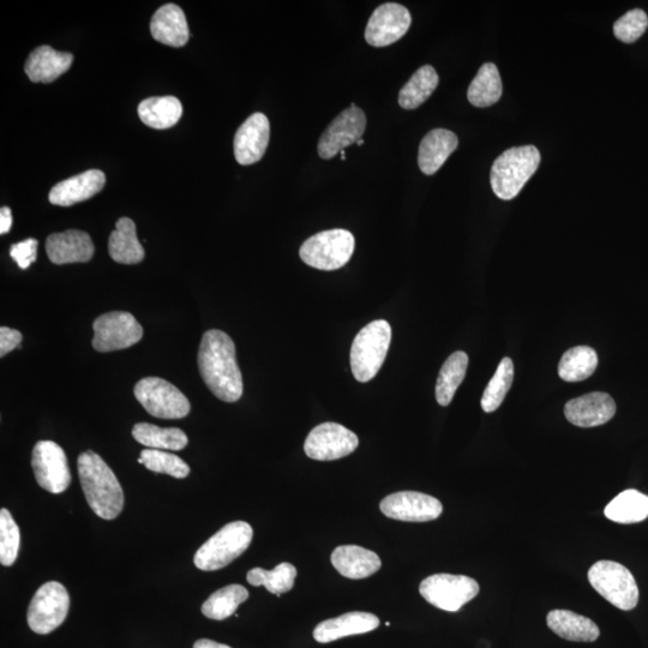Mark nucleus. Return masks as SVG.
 Returning <instances> with one entry per match:
<instances>
[{
	"instance_id": "nucleus-37",
	"label": "nucleus",
	"mask_w": 648,
	"mask_h": 648,
	"mask_svg": "<svg viewBox=\"0 0 648 648\" xmlns=\"http://www.w3.org/2000/svg\"><path fill=\"white\" fill-rule=\"evenodd\" d=\"M514 380V365L512 359L503 358L495 372L494 377L485 388L482 398L484 412H495L502 405Z\"/></svg>"
},
{
	"instance_id": "nucleus-44",
	"label": "nucleus",
	"mask_w": 648,
	"mask_h": 648,
	"mask_svg": "<svg viewBox=\"0 0 648 648\" xmlns=\"http://www.w3.org/2000/svg\"><path fill=\"white\" fill-rule=\"evenodd\" d=\"M194 648H232L230 646L219 644L213 640L201 639L195 642Z\"/></svg>"
},
{
	"instance_id": "nucleus-35",
	"label": "nucleus",
	"mask_w": 648,
	"mask_h": 648,
	"mask_svg": "<svg viewBox=\"0 0 648 648\" xmlns=\"http://www.w3.org/2000/svg\"><path fill=\"white\" fill-rule=\"evenodd\" d=\"M249 598V592L240 585H228L220 588L202 605V614L210 620H226L237 611L240 604Z\"/></svg>"
},
{
	"instance_id": "nucleus-29",
	"label": "nucleus",
	"mask_w": 648,
	"mask_h": 648,
	"mask_svg": "<svg viewBox=\"0 0 648 648\" xmlns=\"http://www.w3.org/2000/svg\"><path fill=\"white\" fill-rule=\"evenodd\" d=\"M606 518L617 524H636L648 518V496L634 489L621 492L604 510Z\"/></svg>"
},
{
	"instance_id": "nucleus-14",
	"label": "nucleus",
	"mask_w": 648,
	"mask_h": 648,
	"mask_svg": "<svg viewBox=\"0 0 648 648\" xmlns=\"http://www.w3.org/2000/svg\"><path fill=\"white\" fill-rule=\"evenodd\" d=\"M366 129V117L363 110L352 104L342 111L318 141V155L323 160L333 159L345 148L352 146L362 138Z\"/></svg>"
},
{
	"instance_id": "nucleus-17",
	"label": "nucleus",
	"mask_w": 648,
	"mask_h": 648,
	"mask_svg": "<svg viewBox=\"0 0 648 648\" xmlns=\"http://www.w3.org/2000/svg\"><path fill=\"white\" fill-rule=\"evenodd\" d=\"M270 138L269 120L263 113L252 114L234 136V156L240 165L255 164L266 153Z\"/></svg>"
},
{
	"instance_id": "nucleus-10",
	"label": "nucleus",
	"mask_w": 648,
	"mask_h": 648,
	"mask_svg": "<svg viewBox=\"0 0 648 648\" xmlns=\"http://www.w3.org/2000/svg\"><path fill=\"white\" fill-rule=\"evenodd\" d=\"M419 592L436 608L456 612L477 597L479 585L465 575L435 574L422 581Z\"/></svg>"
},
{
	"instance_id": "nucleus-19",
	"label": "nucleus",
	"mask_w": 648,
	"mask_h": 648,
	"mask_svg": "<svg viewBox=\"0 0 648 648\" xmlns=\"http://www.w3.org/2000/svg\"><path fill=\"white\" fill-rule=\"evenodd\" d=\"M50 261L58 266L68 263L88 262L94 256V244L89 234L78 230L53 233L46 240Z\"/></svg>"
},
{
	"instance_id": "nucleus-2",
	"label": "nucleus",
	"mask_w": 648,
	"mask_h": 648,
	"mask_svg": "<svg viewBox=\"0 0 648 648\" xmlns=\"http://www.w3.org/2000/svg\"><path fill=\"white\" fill-rule=\"evenodd\" d=\"M77 466L89 507L101 519L118 518L124 507V494L111 467L93 450L78 456Z\"/></svg>"
},
{
	"instance_id": "nucleus-16",
	"label": "nucleus",
	"mask_w": 648,
	"mask_h": 648,
	"mask_svg": "<svg viewBox=\"0 0 648 648\" xmlns=\"http://www.w3.org/2000/svg\"><path fill=\"white\" fill-rule=\"evenodd\" d=\"M412 23L410 11L404 5L386 3L374 11L365 29V40L374 47L395 44L408 32Z\"/></svg>"
},
{
	"instance_id": "nucleus-38",
	"label": "nucleus",
	"mask_w": 648,
	"mask_h": 648,
	"mask_svg": "<svg viewBox=\"0 0 648 648\" xmlns=\"http://www.w3.org/2000/svg\"><path fill=\"white\" fill-rule=\"evenodd\" d=\"M138 462L146 466L149 471L165 473L177 479H184L190 474V467L183 459H180L177 455L162 452L159 449L148 448L142 450Z\"/></svg>"
},
{
	"instance_id": "nucleus-4",
	"label": "nucleus",
	"mask_w": 648,
	"mask_h": 648,
	"mask_svg": "<svg viewBox=\"0 0 648 648\" xmlns=\"http://www.w3.org/2000/svg\"><path fill=\"white\" fill-rule=\"evenodd\" d=\"M392 341V327L387 321L377 320L366 324L353 340L351 369L360 383L372 380L381 370Z\"/></svg>"
},
{
	"instance_id": "nucleus-6",
	"label": "nucleus",
	"mask_w": 648,
	"mask_h": 648,
	"mask_svg": "<svg viewBox=\"0 0 648 648\" xmlns=\"http://www.w3.org/2000/svg\"><path fill=\"white\" fill-rule=\"evenodd\" d=\"M356 246L350 231L335 228L323 231L305 240L299 256L309 267L320 270H336L350 262Z\"/></svg>"
},
{
	"instance_id": "nucleus-30",
	"label": "nucleus",
	"mask_w": 648,
	"mask_h": 648,
	"mask_svg": "<svg viewBox=\"0 0 648 648\" xmlns=\"http://www.w3.org/2000/svg\"><path fill=\"white\" fill-rule=\"evenodd\" d=\"M440 82L437 72L431 65H424L414 72L399 93V105L404 110H416L430 98Z\"/></svg>"
},
{
	"instance_id": "nucleus-41",
	"label": "nucleus",
	"mask_w": 648,
	"mask_h": 648,
	"mask_svg": "<svg viewBox=\"0 0 648 648\" xmlns=\"http://www.w3.org/2000/svg\"><path fill=\"white\" fill-rule=\"evenodd\" d=\"M36 252H38V240L28 238L21 243L11 246L10 255L18 267L28 269L30 264L36 261Z\"/></svg>"
},
{
	"instance_id": "nucleus-7",
	"label": "nucleus",
	"mask_w": 648,
	"mask_h": 648,
	"mask_svg": "<svg viewBox=\"0 0 648 648\" xmlns=\"http://www.w3.org/2000/svg\"><path fill=\"white\" fill-rule=\"evenodd\" d=\"M588 581L616 608L629 611L639 602V588L629 569L612 561H599L588 570Z\"/></svg>"
},
{
	"instance_id": "nucleus-39",
	"label": "nucleus",
	"mask_w": 648,
	"mask_h": 648,
	"mask_svg": "<svg viewBox=\"0 0 648 648\" xmlns=\"http://www.w3.org/2000/svg\"><path fill=\"white\" fill-rule=\"evenodd\" d=\"M21 534L8 509L0 510V562L10 567L17 560Z\"/></svg>"
},
{
	"instance_id": "nucleus-20",
	"label": "nucleus",
	"mask_w": 648,
	"mask_h": 648,
	"mask_svg": "<svg viewBox=\"0 0 648 648\" xmlns=\"http://www.w3.org/2000/svg\"><path fill=\"white\" fill-rule=\"evenodd\" d=\"M105 183L104 172L89 170L54 185L48 198L54 206H74L76 203L87 201L99 194L104 189Z\"/></svg>"
},
{
	"instance_id": "nucleus-27",
	"label": "nucleus",
	"mask_w": 648,
	"mask_h": 648,
	"mask_svg": "<svg viewBox=\"0 0 648 648\" xmlns=\"http://www.w3.org/2000/svg\"><path fill=\"white\" fill-rule=\"evenodd\" d=\"M108 251L113 261L122 264H137L143 261L144 249L137 238L135 222L129 218L117 221L116 230L108 240Z\"/></svg>"
},
{
	"instance_id": "nucleus-3",
	"label": "nucleus",
	"mask_w": 648,
	"mask_h": 648,
	"mask_svg": "<svg viewBox=\"0 0 648 648\" xmlns=\"http://www.w3.org/2000/svg\"><path fill=\"white\" fill-rule=\"evenodd\" d=\"M539 164L540 153L534 146L506 150L491 168L490 183L495 195L504 201L513 200L537 172Z\"/></svg>"
},
{
	"instance_id": "nucleus-12",
	"label": "nucleus",
	"mask_w": 648,
	"mask_h": 648,
	"mask_svg": "<svg viewBox=\"0 0 648 648\" xmlns=\"http://www.w3.org/2000/svg\"><path fill=\"white\" fill-rule=\"evenodd\" d=\"M32 467L36 482L51 494H62L69 488L71 473L62 447L53 441H40L35 444Z\"/></svg>"
},
{
	"instance_id": "nucleus-40",
	"label": "nucleus",
	"mask_w": 648,
	"mask_h": 648,
	"mask_svg": "<svg viewBox=\"0 0 648 648\" xmlns=\"http://www.w3.org/2000/svg\"><path fill=\"white\" fill-rule=\"evenodd\" d=\"M648 27V17L645 11L634 9L623 15L614 24V34L618 40L632 44L641 38Z\"/></svg>"
},
{
	"instance_id": "nucleus-28",
	"label": "nucleus",
	"mask_w": 648,
	"mask_h": 648,
	"mask_svg": "<svg viewBox=\"0 0 648 648\" xmlns=\"http://www.w3.org/2000/svg\"><path fill=\"white\" fill-rule=\"evenodd\" d=\"M183 106L174 96H160L143 100L138 106L142 122L156 130L170 129L182 117Z\"/></svg>"
},
{
	"instance_id": "nucleus-24",
	"label": "nucleus",
	"mask_w": 648,
	"mask_h": 648,
	"mask_svg": "<svg viewBox=\"0 0 648 648\" xmlns=\"http://www.w3.org/2000/svg\"><path fill=\"white\" fill-rule=\"evenodd\" d=\"M459 146L458 136L446 129L431 130L420 142L418 165L426 176H432L443 166Z\"/></svg>"
},
{
	"instance_id": "nucleus-8",
	"label": "nucleus",
	"mask_w": 648,
	"mask_h": 648,
	"mask_svg": "<svg viewBox=\"0 0 648 648\" xmlns=\"http://www.w3.org/2000/svg\"><path fill=\"white\" fill-rule=\"evenodd\" d=\"M136 399L150 416L161 419H182L190 413V402L172 383L159 377L138 381Z\"/></svg>"
},
{
	"instance_id": "nucleus-11",
	"label": "nucleus",
	"mask_w": 648,
	"mask_h": 648,
	"mask_svg": "<svg viewBox=\"0 0 648 648\" xmlns=\"http://www.w3.org/2000/svg\"><path fill=\"white\" fill-rule=\"evenodd\" d=\"M93 347L95 351L106 353L124 350L140 342L143 328L136 318L124 311L107 312L96 318L94 324Z\"/></svg>"
},
{
	"instance_id": "nucleus-18",
	"label": "nucleus",
	"mask_w": 648,
	"mask_h": 648,
	"mask_svg": "<svg viewBox=\"0 0 648 648\" xmlns=\"http://www.w3.org/2000/svg\"><path fill=\"white\" fill-rule=\"evenodd\" d=\"M616 404L609 394L596 392L567 402L564 416L579 428H594L614 418Z\"/></svg>"
},
{
	"instance_id": "nucleus-1",
	"label": "nucleus",
	"mask_w": 648,
	"mask_h": 648,
	"mask_svg": "<svg viewBox=\"0 0 648 648\" xmlns=\"http://www.w3.org/2000/svg\"><path fill=\"white\" fill-rule=\"evenodd\" d=\"M197 363L204 383L216 398L225 402L242 398L243 376L237 363L236 346L230 336L216 329L204 333Z\"/></svg>"
},
{
	"instance_id": "nucleus-9",
	"label": "nucleus",
	"mask_w": 648,
	"mask_h": 648,
	"mask_svg": "<svg viewBox=\"0 0 648 648\" xmlns=\"http://www.w3.org/2000/svg\"><path fill=\"white\" fill-rule=\"evenodd\" d=\"M70 597L66 588L57 581L46 582L30 602L27 621L36 634L46 635L62 626L69 614Z\"/></svg>"
},
{
	"instance_id": "nucleus-22",
	"label": "nucleus",
	"mask_w": 648,
	"mask_h": 648,
	"mask_svg": "<svg viewBox=\"0 0 648 648\" xmlns=\"http://www.w3.org/2000/svg\"><path fill=\"white\" fill-rule=\"evenodd\" d=\"M333 566L345 578L359 580L369 578L382 567L376 552L358 545H341L333 551Z\"/></svg>"
},
{
	"instance_id": "nucleus-36",
	"label": "nucleus",
	"mask_w": 648,
	"mask_h": 648,
	"mask_svg": "<svg viewBox=\"0 0 648 648\" xmlns=\"http://www.w3.org/2000/svg\"><path fill=\"white\" fill-rule=\"evenodd\" d=\"M297 578V569L291 563H280L273 570L262 568L251 569L246 580L251 586H264L267 591L276 594L290 592L294 586V580Z\"/></svg>"
},
{
	"instance_id": "nucleus-26",
	"label": "nucleus",
	"mask_w": 648,
	"mask_h": 648,
	"mask_svg": "<svg viewBox=\"0 0 648 648\" xmlns=\"http://www.w3.org/2000/svg\"><path fill=\"white\" fill-rule=\"evenodd\" d=\"M546 623L552 632L568 641L593 642L600 635L599 627L591 618L569 610L550 611Z\"/></svg>"
},
{
	"instance_id": "nucleus-31",
	"label": "nucleus",
	"mask_w": 648,
	"mask_h": 648,
	"mask_svg": "<svg viewBox=\"0 0 648 648\" xmlns=\"http://www.w3.org/2000/svg\"><path fill=\"white\" fill-rule=\"evenodd\" d=\"M502 96V80L497 66L485 63L467 90L468 101L476 107H489Z\"/></svg>"
},
{
	"instance_id": "nucleus-45",
	"label": "nucleus",
	"mask_w": 648,
	"mask_h": 648,
	"mask_svg": "<svg viewBox=\"0 0 648 648\" xmlns=\"http://www.w3.org/2000/svg\"><path fill=\"white\" fill-rule=\"evenodd\" d=\"M357 144H358V146H363L364 140H362V138H360V140L357 142Z\"/></svg>"
},
{
	"instance_id": "nucleus-13",
	"label": "nucleus",
	"mask_w": 648,
	"mask_h": 648,
	"mask_svg": "<svg viewBox=\"0 0 648 648\" xmlns=\"http://www.w3.org/2000/svg\"><path fill=\"white\" fill-rule=\"evenodd\" d=\"M358 436L338 423H323L310 431L304 443L305 454L317 461H333L358 448Z\"/></svg>"
},
{
	"instance_id": "nucleus-32",
	"label": "nucleus",
	"mask_w": 648,
	"mask_h": 648,
	"mask_svg": "<svg viewBox=\"0 0 648 648\" xmlns=\"http://www.w3.org/2000/svg\"><path fill=\"white\" fill-rule=\"evenodd\" d=\"M132 436L149 449L183 450L188 446V436L178 428H160L149 423H138L132 429Z\"/></svg>"
},
{
	"instance_id": "nucleus-42",
	"label": "nucleus",
	"mask_w": 648,
	"mask_h": 648,
	"mask_svg": "<svg viewBox=\"0 0 648 648\" xmlns=\"http://www.w3.org/2000/svg\"><path fill=\"white\" fill-rule=\"evenodd\" d=\"M22 339L23 336L18 330L8 327L0 328V356L5 357L6 354L20 347Z\"/></svg>"
},
{
	"instance_id": "nucleus-23",
	"label": "nucleus",
	"mask_w": 648,
	"mask_h": 648,
	"mask_svg": "<svg viewBox=\"0 0 648 648\" xmlns=\"http://www.w3.org/2000/svg\"><path fill=\"white\" fill-rule=\"evenodd\" d=\"M74 56L68 52H58L50 46L36 48L24 65L29 80L34 83H51L70 69Z\"/></svg>"
},
{
	"instance_id": "nucleus-21",
	"label": "nucleus",
	"mask_w": 648,
	"mask_h": 648,
	"mask_svg": "<svg viewBox=\"0 0 648 648\" xmlns=\"http://www.w3.org/2000/svg\"><path fill=\"white\" fill-rule=\"evenodd\" d=\"M380 627V620L370 612L354 611L323 621L314 630V639L320 644H328L346 636L372 632Z\"/></svg>"
},
{
	"instance_id": "nucleus-33",
	"label": "nucleus",
	"mask_w": 648,
	"mask_h": 648,
	"mask_svg": "<svg viewBox=\"0 0 648 648\" xmlns=\"http://www.w3.org/2000/svg\"><path fill=\"white\" fill-rule=\"evenodd\" d=\"M598 356L591 347L578 346L570 348L561 358L558 375L566 382L587 380L596 371Z\"/></svg>"
},
{
	"instance_id": "nucleus-43",
	"label": "nucleus",
	"mask_w": 648,
	"mask_h": 648,
	"mask_svg": "<svg viewBox=\"0 0 648 648\" xmlns=\"http://www.w3.org/2000/svg\"><path fill=\"white\" fill-rule=\"evenodd\" d=\"M12 213L9 207L0 209V233L6 234L11 230Z\"/></svg>"
},
{
	"instance_id": "nucleus-5",
	"label": "nucleus",
	"mask_w": 648,
	"mask_h": 648,
	"mask_svg": "<svg viewBox=\"0 0 648 648\" xmlns=\"http://www.w3.org/2000/svg\"><path fill=\"white\" fill-rule=\"evenodd\" d=\"M254 531L245 521H234L222 527L197 550L194 562L204 572H214L228 566L248 550Z\"/></svg>"
},
{
	"instance_id": "nucleus-25",
	"label": "nucleus",
	"mask_w": 648,
	"mask_h": 648,
	"mask_svg": "<svg viewBox=\"0 0 648 648\" xmlns=\"http://www.w3.org/2000/svg\"><path fill=\"white\" fill-rule=\"evenodd\" d=\"M150 32L156 41L172 47H183L190 38L184 11L176 4H166L155 12Z\"/></svg>"
},
{
	"instance_id": "nucleus-15",
	"label": "nucleus",
	"mask_w": 648,
	"mask_h": 648,
	"mask_svg": "<svg viewBox=\"0 0 648 648\" xmlns=\"http://www.w3.org/2000/svg\"><path fill=\"white\" fill-rule=\"evenodd\" d=\"M387 518L407 522H428L440 518L443 506L437 498L417 491H400L380 504Z\"/></svg>"
},
{
	"instance_id": "nucleus-34",
	"label": "nucleus",
	"mask_w": 648,
	"mask_h": 648,
	"mask_svg": "<svg viewBox=\"0 0 648 648\" xmlns=\"http://www.w3.org/2000/svg\"><path fill=\"white\" fill-rule=\"evenodd\" d=\"M468 356L465 352L458 351L444 362L436 382V400L441 406H448L452 402L456 390L460 387L466 376Z\"/></svg>"
}]
</instances>
